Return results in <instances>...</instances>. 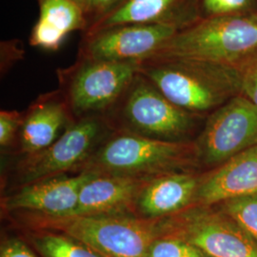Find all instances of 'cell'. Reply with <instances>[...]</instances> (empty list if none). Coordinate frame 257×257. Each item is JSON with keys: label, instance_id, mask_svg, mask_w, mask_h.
Here are the masks:
<instances>
[{"label": "cell", "instance_id": "44dd1931", "mask_svg": "<svg viewBox=\"0 0 257 257\" xmlns=\"http://www.w3.org/2000/svg\"><path fill=\"white\" fill-rule=\"evenodd\" d=\"M251 0H199L201 19L236 16L245 11Z\"/></svg>", "mask_w": 257, "mask_h": 257}, {"label": "cell", "instance_id": "d6986e66", "mask_svg": "<svg viewBox=\"0 0 257 257\" xmlns=\"http://www.w3.org/2000/svg\"><path fill=\"white\" fill-rule=\"evenodd\" d=\"M257 241V195L239 197L215 205Z\"/></svg>", "mask_w": 257, "mask_h": 257}, {"label": "cell", "instance_id": "cb8c5ba5", "mask_svg": "<svg viewBox=\"0 0 257 257\" xmlns=\"http://www.w3.org/2000/svg\"><path fill=\"white\" fill-rule=\"evenodd\" d=\"M23 55L24 50L21 41L10 40L1 42V72H6L11 66L22 59Z\"/></svg>", "mask_w": 257, "mask_h": 257}, {"label": "cell", "instance_id": "5b68a950", "mask_svg": "<svg viewBox=\"0 0 257 257\" xmlns=\"http://www.w3.org/2000/svg\"><path fill=\"white\" fill-rule=\"evenodd\" d=\"M138 62H113L78 57L58 69L59 91L74 120L107 115L138 74Z\"/></svg>", "mask_w": 257, "mask_h": 257}, {"label": "cell", "instance_id": "ac0fdd59", "mask_svg": "<svg viewBox=\"0 0 257 257\" xmlns=\"http://www.w3.org/2000/svg\"><path fill=\"white\" fill-rule=\"evenodd\" d=\"M32 240L43 257H101L82 242L57 231L39 230Z\"/></svg>", "mask_w": 257, "mask_h": 257}, {"label": "cell", "instance_id": "5bb4252c", "mask_svg": "<svg viewBox=\"0 0 257 257\" xmlns=\"http://www.w3.org/2000/svg\"><path fill=\"white\" fill-rule=\"evenodd\" d=\"M151 179L94 175L83 185L77 207L71 216L135 214L138 195Z\"/></svg>", "mask_w": 257, "mask_h": 257}, {"label": "cell", "instance_id": "277c9868", "mask_svg": "<svg viewBox=\"0 0 257 257\" xmlns=\"http://www.w3.org/2000/svg\"><path fill=\"white\" fill-rule=\"evenodd\" d=\"M29 228L67 234L101 257H146L151 244L160 236L158 219L135 214L47 217L28 214Z\"/></svg>", "mask_w": 257, "mask_h": 257}, {"label": "cell", "instance_id": "4316f807", "mask_svg": "<svg viewBox=\"0 0 257 257\" xmlns=\"http://www.w3.org/2000/svg\"><path fill=\"white\" fill-rule=\"evenodd\" d=\"M71 1H73L80 9L82 10L88 20L91 9H92V0H71Z\"/></svg>", "mask_w": 257, "mask_h": 257}, {"label": "cell", "instance_id": "9c48e42d", "mask_svg": "<svg viewBox=\"0 0 257 257\" xmlns=\"http://www.w3.org/2000/svg\"><path fill=\"white\" fill-rule=\"evenodd\" d=\"M108 125L105 115L74 120L50 147L22 160L19 168L20 183L25 186L80 168L95 151V144Z\"/></svg>", "mask_w": 257, "mask_h": 257}, {"label": "cell", "instance_id": "e0dca14e", "mask_svg": "<svg viewBox=\"0 0 257 257\" xmlns=\"http://www.w3.org/2000/svg\"><path fill=\"white\" fill-rule=\"evenodd\" d=\"M39 18L30 36V45L57 51L65 38L74 31L88 28L82 10L71 0H37Z\"/></svg>", "mask_w": 257, "mask_h": 257}, {"label": "cell", "instance_id": "603a6c76", "mask_svg": "<svg viewBox=\"0 0 257 257\" xmlns=\"http://www.w3.org/2000/svg\"><path fill=\"white\" fill-rule=\"evenodd\" d=\"M238 71L239 91L257 106V58Z\"/></svg>", "mask_w": 257, "mask_h": 257}, {"label": "cell", "instance_id": "ba28073f", "mask_svg": "<svg viewBox=\"0 0 257 257\" xmlns=\"http://www.w3.org/2000/svg\"><path fill=\"white\" fill-rule=\"evenodd\" d=\"M203 165L217 167L257 146V106L243 95L234 96L208 117L194 142Z\"/></svg>", "mask_w": 257, "mask_h": 257}, {"label": "cell", "instance_id": "8fae6325", "mask_svg": "<svg viewBox=\"0 0 257 257\" xmlns=\"http://www.w3.org/2000/svg\"><path fill=\"white\" fill-rule=\"evenodd\" d=\"M94 175L82 172L72 177L58 175L28 184L6 197L3 208L38 216H71L77 207L83 185Z\"/></svg>", "mask_w": 257, "mask_h": 257}, {"label": "cell", "instance_id": "3957f363", "mask_svg": "<svg viewBox=\"0 0 257 257\" xmlns=\"http://www.w3.org/2000/svg\"><path fill=\"white\" fill-rule=\"evenodd\" d=\"M151 57L186 58L239 70L257 58V16L201 19L180 30Z\"/></svg>", "mask_w": 257, "mask_h": 257}, {"label": "cell", "instance_id": "9a60e30c", "mask_svg": "<svg viewBox=\"0 0 257 257\" xmlns=\"http://www.w3.org/2000/svg\"><path fill=\"white\" fill-rule=\"evenodd\" d=\"M203 175L176 172L152 178L138 195L135 214L161 219L193 206Z\"/></svg>", "mask_w": 257, "mask_h": 257}, {"label": "cell", "instance_id": "6da1fadb", "mask_svg": "<svg viewBox=\"0 0 257 257\" xmlns=\"http://www.w3.org/2000/svg\"><path fill=\"white\" fill-rule=\"evenodd\" d=\"M199 164L194 142L160 140L117 128L80 168L81 173L153 178L194 172Z\"/></svg>", "mask_w": 257, "mask_h": 257}, {"label": "cell", "instance_id": "8992f818", "mask_svg": "<svg viewBox=\"0 0 257 257\" xmlns=\"http://www.w3.org/2000/svg\"><path fill=\"white\" fill-rule=\"evenodd\" d=\"M160 236L182 239L211 257H257V241L216 206L193 205L158 219Z\"/></svg>", "mask_w": 257, "mask_h": 257}, {"label": "cell", "instance_id": "2e32d148", "mask_svg": "<svg viewBox=\"0 0 257 257\" xmlns=\"http://www.w3.org/2000/svg\"><path fill=\"white\" fill-rule=\"evenodd\" d=\"M74 119L60 91L41 95L24 113L20 130V145L26 155H34L50 147L62 128Z\"/></svg>", "mask_w": 257, "mask_h": 257}, {"label": "cell", "instance_id": "7402d4cb", "mask_svg": "<svg viewBox=\"0 0 257 257\" xmlns=\"http://www.w3.org/2000/svg\"><path fill=\"white\" fill-rule=\"evenodd\" d=\"M24 113L17 110H1L0 112V145L7 147L21 130Z\"/></svg>", "mask_w": 257, "mask_h": 257}, {"label": "cell", "instance_id": "ffe728a7", "mask_svg": "<svg viewBox=\"0 0 257 257\" xmlns=\"http://www.w3.org/2000/svg\"><path fill=\"white\" fill-rule=\"evenodd\" d=\"M146 257H211L193 244L173 236L161 235L151 244Z\"/></svg>", "mask_w": 257, "mask_h": 257}, {"label": "cell", "instance_id": "4fadbf2b", "mask_svg": "<svg viewBox=\"0 0 257 257\" xmlns=\"http://www.w3.org/2000/svg\"><path fill=\"white\" fill-rule=\"evenodd\" d=\"M251 195H257V146L204 174L193 205L215 206Z\"/></svg>", "mask_w": 257, "mask_h": 257}, {"label": "cell", "instance_id": "7c38bea8", "mask_svg": "<svg viewBox=\"0 0 257 257\" xmlns=\"http://www.w3.org/2000/svg\"><path fill=\"white\" fill-rule=\"evenodd\" d=\"M196 0H126L83 33L90 36L121 25H174L180 30L200 20Z\"/></svg>", "mask_w": 257, "mask_h": 257}, {"label": "cell", "instance_id": "d4e9b609", "mask_svg": "<svg viewBox=\"0 0 257 257\" xmlns=\"http://www.w3.org/2000/svg\"><path fill=\"white\" fill-rule=\"evenodd\" d=\"M126 0H92V9L88 18V28L118 8Z\"/></svg>", "mask_w": 257, "mask_h": 257}, {"label": "cell", "instance_id": "52a82bcc", "mask_svg": "<svg viewBox=\"0 0 257 257\" xmlns=\"http://www.w3.org/2000/svg\"><path fill=\"white\" fill-rule=\"evenodd\" d=\"M194 115L170 101L138 73L106 117L119 122V130L160 140L183 141L193 130Z\"/></svg>", "mask_w": 257, "mask_h": 257}, {"label": "cell", "instance_id": "484cf974", "mask_svg": "<svg viewBox=\"0 0 257 257\" xmlns=\"http://www.w3.org/2000/svg\"><path fill=\"white\" fill-rule=\"evenodd\" d=\"M0 257H37L32 249L21 240L6 239L0 248Z\"/></svg>", "mask_w": 257, "mask_h": 257}, {"label": "cell", "instance_id": "7a4b0ae2", "mask_svg": "<svg viewBox=\"0 0 257 257\" xmlns=\"http://www.w3.org/2000/svg\"><path fill=\"white\" fill-rule=\"evenodd\" d=\"M138 73L182 110L201 114L216 110L239 90L238 71L193 59L151 57Z\"/></svg>", "mask_w": 257, "mask_h": 257}, {"label": "cell", "instance_id": "30bf717a", "mask_svg": "<svg viewBox=\"0 0 257 257\" xmlns=\"http://www.w3.org/2000/svg\"><path fill=\"white\" fill-rule=\"evenodd\" d=\"M180 31L174 25H121L83 36L78 57L113 62L150 58Z\"/></svg>", "mask_w": 257, "mask_h": 257}]
</instances>
